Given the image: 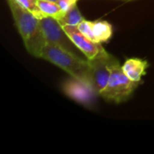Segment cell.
Listing matches in <instances>:
<instances>
[{
	"label": "cell",
	"mask_w": 154,
	"mask_h": 154,
	"mask_svg": "<svg viewBox=\"0 0 154 154\" xmlns=\"http://www.w3.org/2000/svg\"><path fill=\"white\" fill-rule=\"evenodd\" d=\"M69 39L76 45V47L84 54L87 60H91L96 57L102 50L101 43H97L87 36H85L77 26L65 25L62 26Z\"/></svg>",
	"instance_id": "cell-7"
},
{
	"label": "cell",
	"mask_w": 154,
	"mask_h": 154,
	"mask_svg": "<svg viewBox=\"0 0 154 154\" xmlns=\"http://www.w3.org/2000/svg\"><path fill=\"white\" fill-rule=\"evenodd\" d=\"M85 18L81 14L80 11L79 10L78 5H75L68 12H66L58 21L61 26H65V25L78 26V24H79Z\"/></svg>",
	"instance_id": "cell-11"
},
{
	"label": "cell",
	"mask_w": 154,
	"mask_h": 154,
	"mask_svg": "<svg viewBox=\"0 0 154 154\" xmlns=\"http://www.w3.org/2000/svg\"><path fill=\"white\" fill-rule=\"evenodd\" d=\"M42 58L65 70L72 78L92 83L91 70L88 60L47 43L42 51Z\"/></svg>",
	"instance_id": "cell-2"
},
{
	"label": "cell",
	"mask_w": 154,
	"mask_h": 154,
	"mask_svg": "<svg viewBox=\"0 0 154 154\" xmlns=\"http://www.w3.org/2000/svg\"><path fill=\"white\" fill-rule=\"evenodd\" d=\"M139 82L131 80L123 71L116 59H113L110 66V77L106 88L100 93L106 101H112L116 104L127 100L134 90L137 88Z\"/></svg>",
	"instance_id": "cell-3"
},
{
	"label": "cell",
	"mask_w": 154,
	"mask_h": 154,
	"mask_svg": "<svg viewBox=\"0 0 154 154\" xmlns=\"http://www.w3.org/2000/svg\"><path fill=\"white\" fill-rule=\"evenodd\" d=\"M7 3L27 51L34 57L42 58L47 42L41 19L21 6L15 0H7Z\"/></svg>",
	"instance_id": "cell-1"
},
{
	"label": "cell",
	"mask_w": 154,
	"mask_h": 154,
	"mask_svg": "<svg viewBox=\"0 0 154 154\" xmlns=\"http://www.w3.org/2000/svg\"><path fill=\"white\" fill-rule=\"evenodd\" d=\"M47 1H53V2H57L58 0H47Z\"/></svg>",
	"instance_id": "cell-15"
},
{
	"label": "cell",
	"mask_w": 154,
	"mask_h": 154,
	"mask_svg": "<svg viewBox=\"0 0 154 154\" xmlns=\"http://www.w3.org/2000/svg\"><path fill=\"white\" fill-rule=\"evenodd\" d=\"M92 32L94 42L97 43H102L107 42L111 38L113 34V28L108 22L97 20L92 22Z\"/></svg>",
	"instance_id": "cell-9"
},
{
	"label": "cell",
	"mask_w": 154,
	"mask_h": 154,
	"mask_svg": "<svg viewBox=\"0 0 154 154\" xmlns=\"http://www.w3.org/2000/svg\"><path fill=\"white\" fill-rule=\"evenodd\" d=\"M148 66L149 64L146 60L132 58L125 60L122 66V69L131 80L134 82H140L142 77L145 75Z\"/></svg>",
	"instance_id": "cell-8"
},
{
	"label": "cell",
	"mask_w": 154,
	"mask_h": 154,
	"mask_svg": "<svg viewBox=\"0 0 154 154\" xmlns=\"http://www.w3.org/2000/svg\"><path fill=\"white\" fill-rule=\"evenodd\" d=\"M62 88L69 97L87 107L93 106L97 96L99 95L92 83L72 77L63 83Z\"/></svg>",
	"instance_id": "cell-5"
},
{
	"label": "cell",
	"mask_w": 154,
	"mask_h": 154,
	"mask_svg": "<svg viewBox=\"0 0 154 154\" xmlns=\"http://www.w3.org/2000/svg\"><path fill=\"white\" fill-rule=\"evenodd\" d=\"M21 6H23L24 9H26L27 11H29L30 13H32V14H34L36 17L42 19L43 17H46L42 14V13L41 12L40 8L38 7L37 5V0H15Z\"/></svg>",
	"instance_id": "cell-12"
},
{
	"label": "cell",
	"mask_w": 154,
	"mask_h": 154,
	"mask_svg": "<svg viewBox=\"0 0 154 154\" xmlns=\"http://www.w3.org/2000/svg\"><path fill=\"white\" fill-rule=\"evenodd\" d=\"M114 57L106 51L104 48L91 60H88L91 70L92 84L100 95L106 88L110 77V66Z\"/></svg>",
	"instance_id": "cell-6"
},
{
	"label": "cell",
	"mask_w": 154,
	"mask_h": 154,
	"mask_svg": "<svg viewBox=\"0 0 154 154\" xmlns=\"http://www.w3.org/2000/svg\"><path fill=\"white\" fill-rule=\"evenodd\" d=\"M37 5L44 16H51L59 20L63 15V13L57 2L47 1V0H37Z\"/></svg>",
	"instance_id": "cell-10"
},
{
	"label": "cell",
	"mask_w": 154,
	"mask_h": 154,
	"mask_svg": "<svg viewBox=\"0 0 154 154\" xmlns=\"http://www.w3.org/2000/svg\"><path fill=\"white\" fill-rule=\"evenodd\" d=\"M77 27L85 36H87L88 39H90L91 41L94 42L93 32H92V22L91 21H88V20L84 19L79 24H78Z\"/></svg>",
	"instance_id": "cell-13"
},
{
	"label": "cell",
	"mask_w": 154,
	"mask_h": 154,
	"mask_svg": "<svg viewBox=\"0 0 154 154\" xmlns=\"http://www.w3.org/2000/svg\"><path fill=\"white\" fill-rule=\"evenodd\" d=\"M78 0H58L57 3L59 5V6L60 7L63 14L68 12L72 6H74L75 5H77Z\"/></svg>",
	"instance_id": "cell-14"
},
{
	"label": "cell",
	"mask_w": 154,
	"mask_h": 154,
	"mask_svg": "<svg viewBox=\"0 0 154 154\" xmlns=\"http://www.w3.org/2000/svg\"><path fill=\"white\" fill-rule=\"evenodd\" d=\"M41 24L47 43L79 56L78 52L80 51L69 39L57 19L51 16H46L41 19Z\"/></svg>",
	"instance_id": "cell-4"
}]
</instances>
